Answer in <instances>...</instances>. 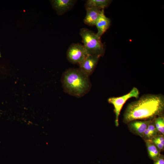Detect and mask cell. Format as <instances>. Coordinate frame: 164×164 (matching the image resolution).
Listing matches in <instances>:
<instances>
[{
    "mask_svg": "<svg viewBox=\"0 0 164 164\" xmlns=\"http://www.w3.org/2000/svg\"><path fill=\"white\" fill-rule=\"evenodd\" d=\"M152 120L132 121L128 123V126L132 132L142 137Z\"/></svg>",
    "mask_w": 164,
    "mask_h": 164,
    "instance_id": "obj_9",
    "label": "cell"
},
{
    "mask_svg": "<svg viewBox=\"0 0 164 164\" xmlns=\"http://www.w3.org/2000/svg\"><path fill=\"white\" fill-rule=\"evenodd\" d=\"M155 128L158 132L164 134V117L163 115L158 116L154 119Z\"/></svg>",
    "mask_w": 164,
    "mask_h": 164,
    "instance_id": "obj_13",
    "label": "cell"
},
{
    "mask_svg": "<svg viewBox=\"0 0 164 164\" xmlns=\"http://www.w3.org/2000/svg\"><path fill=\"white\" fill-rule=\"evenodd\" d=\"M149 158L153 161L157 159L160 156V150L153 143L152 140L145 141Z\"/></svg>",
    "mask_w": 164,
    "mask_h": 164,
    "instance_id": "obj_11",
    "label": "cell"
},
{
    "mask_svg": "<svg viewBox=\"0 0 164 164\" xmlns=\"http://www.w3.org/2000/svg\"><path fill=\"white\" fill-rule=\"evenodd\" d=\"M110 0H88L85 4L86 8H96L101 9H104L109 5L111 2Z\"/></svg>",
    "mask_w": 164,
    "mask_h": 164,
    "instance_id": "obj_12",
    "label": "cell"
},
{
    "mask_svg": "<svg viewBox=\"0 0 164 164\" xmlns=\"http://www.w3.org/2000/svg\"><path fill=\"white\" fill-rule=\"evenodd\" d=\"M99 58L97 56L88 55L79 65V68L89 76L93 72Z\"/></svg>",
    "mask_w": 164,
    "mask_h": 164,
    "instance_id": "obj_7",
    "label": "cell"
},
{
    "mask_svg": "<svg viewBox=\"0 0 164 164\" xmlns=\"http://www.w3.org/2000/svg\"><path fill=\"white\" fill-rule=\"evenodd\" d=\"M86 14L84 22L85 24L90 26H95L101 9L94 7L86 8Z\"/></svg>",
    "mask_w": 164,
    "mask_h": 164,
    "instance_id": "obj_10",
    "label": "cell"
},
{
    "mask_svg": "<svg viewBox=\"0 0 164 164\" xmlns=\"http://www.w3.org/2000/svg\"><path fill=\"white\" fill-rule=\"evenodd\" d=\"M164 97L162 94H145L127 105L123 115L125 124L134 120H152L163 115Z\"/></svg>",
    "mask_w": 164,
    "mask_h": 164,
    "instance_id": "obj_1",
    "label": "cell"
},
{
    "mask_svg": "<svg viewBox=\"0 0 164 164\" xmlns=\"http://www.w3.org/2000/svg\"><path fill=\"white\" fill-rule=\"evenodd\" d=\"M139 95L138 89L135 87H133L129 92L125 95L119 97H111L108 99L109 103L112 104L114 107V111L115 115V122L116 126L119 125V117L124 104L131 98H138Z\"/></svg>",
    "mask_w": 164,
    "mask_h": 164,
    "instance_id": "obj_4",
    "label": "cell"
},
{
    "mask_svg": "<svg viewBox=\"0 0 164 164\" xmlns=\"http://www.w3.org/2000/svg\"><path fill=\"white\" fill-rule=\"evenodd\" d=\"M110 23V19L104 14V9H101L95 24L98 30L96 34L98 37L101 38L109 28Z\"/></svg>",
    "mask_w": 164,
    "mask_h": 164,
    "instance_id": "obj_8",
    "label": "cell"
},
{
    "mask_svg": "<svg viewBox=\"0 0 164 164\" xmlns=\"http://www.w3.org/2000/svg\"><path fill=\"white\" fill-rule=\"evenodd\" d=\"M76 2L74 0H53L51 1V3L57 14L61 15L72 9Z\"/></svg>",
    "mask_w": 164,
    "mask_h": 164,
    "instance_id": "obj_6",
    "label": "cell"
},
{
    "mask_svg": "<svg viewBox=\"0 0 164 164\" xmlns=\"http://www.w3.org/2000/svg\"><path fill=\"white\" fill-rule=\"evenodd\" d=\"M61 80L65 92L77 97L87 94L91 87L89 76L79 68L66 70L62 75Z\"/></svg>",
    "mask_w": 164,
    "mask_h": 164,
    "instance_id": "obj_2",
    "label": "cell"
},
{
    "mask_svg": "<svg viewBox=\"0 0 164 164\" xmlns=\"http://www.w3.org/2000/svg\"><path fill=\"white\" fill-rule=\"evenodd\" d=\"M153 164H164V156L161 155L156 160L154 161Z\"/></svg>",
    "mask_w": 164,
    "mask_h": 164,
    "instance_id": "obj_14",
    "label": "cell"
},
{
    "mask_svg": "<svg viewBox=\"0 0 164 164\" xmlns=\"http://www.w3.org/2000/svg\"><path fill=\"white\" fill-rule=\"evenodd\" d=\"M88 55L83 45L79 43L71 45L67 53L68 60L72 63L79 65Z\"/></svg>",
    "mask_w": 164,
    "mask_h": 164,
    "instance_id": "obj_5",
    "label": "cell"
},
{
    "mask_svg": "<svg viewBox=\"0 0 164 164\" xmlns=\"http://www.w3.org/2000/svg\"><path fill=\"white\" fill-rule=\"evenodd\" d=\"M1 57V53H0V57Z\"/></svg>",
    "mask_w": 164,
    "mask_h": 164,
    "instance_id": "obj_15",
    "label": "cell"
},
{
    "mask_svg": "<svg viewBox=\"0 0 164 164\" xmlns=\"http://www.w3.org/2000/svg\"><path fill=\"white\" fill-rule=\"evenodd\" d=\"M80 34L81 36L83 46L88 55L100 57L104 53V45L100 38L91 31L86 28L80 29Z\"/></svg>",
    "mask_w": 164,
    "mask_h": 164,
    "instance_id": "obj_3",
    "label": "cell"
}]
</instances>
